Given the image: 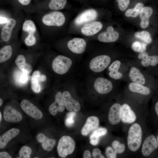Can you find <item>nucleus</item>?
<instances>
[{
    "label": "nucleus",
    "instance_id": "obj_30",
    "mask_svg": "<svg viewBox=\"0 0 158 158\" xmlns=\"http://www.w3.org/2000/svg\"><path fill=\"white\" fill-rule=\"evenodd\" d=\"M41 75L40 72L35 71L32 73L31 80V88L35 93H38L41 91V87L39 82H41Z\"/></svg>",
    "mask_w": 158,
    "mask_h": 158
},
{
    "label": "nucleus",
    "instance_id": "obj_52",
    "mask_svg": "<svg viewBox=\"0 0 158 158\" xmlns=\"http://www.w3.org/2000/svg\"><path fill=\"white\" fill-rule=\"evenodd\" d=\"M34 158H38V157H34Z\"/></svg>",
    "mask_w": 158,
    "mask_h": 158
},
{
    "label": "nucleus",
    "instance_id": "obj_50",
    "mask_svg": "<svg viewBox=\"0 0 158 158\" xmlns=\"http://www.w3.org/2000/svg\"><path fill=\"white\" fill-rule=\"evenodd\" d=\"M2 118V115L1 112H0V122H1Z\"/></svg>",
    "mask_w": 158,
    "mask_h": 158
},
{
    "label": "nucleus",
    "instance_id": "obj_19",
    "mask_svg": "<svg viewBox=\"0 0 158 158\" xmlns=\"http://www.w3.org/2000/svg\"><path fill=\"white\" fill-rule=\"evenodd\" d=\"M65 107L62 94L61 92H58L55 95V101L49 107V111L51 115L55 116L58 111L63 112L64 110Z\"/></svg>",
    "mask_w": 158,
    "mask_h": 158
},
{
    "label": "nucleus",
    "instance_id": "obj_38",
    "mask_svg": "<svg viewBox=\"0 0 158 158\" xmlns=\"http://www.w3.org/2000/svg\"><path fill=\"white\" fill-rule=\"evenodd\" d=\"M75 114L76 113L73 112H71L67 114L65 121V124L67 126H71L74 124Z\"/></svg>",
    "mask_w": 158,
    "mask_h": 158
},
{
    "label": "nucleus",
    "instance_id": "obj_44",
    "mask_svg": "<svg viewBox=\"0 0 158 158\" xmlns=\"http://www.w3.org/2000/svg\"><path fill=\"white\" fill-rule=\"evenodd\" d=\"M0 158H11L12 157L7 152H2L0 153Z\"/></svg>",
    "mask_w": 158,
    "mask_h": 158
},
{
    "label": "nucleus",
    "instance_id": "obj_26",
    "mask_svg": "<svg viewBox=\"0 0 158 158\" xmlns=\"http://www.w3.org/2000/svg\"><path fill=\"white\" fill-rule=\"evenodd\" d=\"M20 130L17 128H12L0 137V148L4 147L8 143L12 138L16 136L19 133Z\"/></svg>",
    "mask_w": 158,
    "mask_h": 158
},
{
    "label": "nucleus",
    "instance_id": "obj_42",
    "mask_svg": "<svg viewBox=\"0 0 158 158\" xmlns=\"http://www.w3.org/2000/svg\"><path fill=\"white\" fill-rule=\"evenodd\" d=\"M92 156L94 158H105V157L101 154L100 150L97 148L94 149L92 152Z\"/></svg>",
    "mask_w": 158,
    "mask_h": 158
},
{
    "label": "nucleus",
    "instance_id": "obj_20",
    "mask_svg": "<svg viewBox=\"0 0 158 158\" xmlns=\"http://www.w3.org/2000/svg\"><path fill=\"white\" fill-rule=\"evenodd\" d=\"M99 124V120L97 117L94 116L88 117L81 129L82 135L84 136L87 135L91 131L97 128Z\"/></svg>",
    "mask_w": 158,
    "mask_h": 158
},
{
    "label": "nucleus",
    "instance_id": "obj_36",
    "mask_svg": "<svg viewBox=\"0 0 158 158\" xmlns=\"http://www.w3.org/2000/svg\"><path fill=\"white\" fill-rule=\"evenodd\" d=\"M147 44L136 41L132 43L131 47L133 51L140 53L145 51L147 48Z\"/></svg>",
    "mask_w": 158,
    "mask_h": 158
},
{
    "label": "nucleus",
    "instance_id": "obj_15",
    "mask_svg": "<svg viewBox=\"0 0 158 158\" xmlns=\"http://www.w3.org/2000/svg\"><path fill=\"white\" fill-rule=\"evenodd\" d=\"M62 95L65 107L67 110L71 111L73 110L78 111L80 110L81 106L80 103L72 97L69 91H64Z\"/></svg>",
    "mask_w": 158,
    "mask_h": 158
},
{
    "label": "nucleus",
    "instance_id": "obj_32",
    "mask_svg": "<svg viewBox=\"0 0 158 158\" xmlns=\"http://www.w3.org/2000/svg\"><path fill=\"white\" fill-rule=\"evenodd\" d=\"M144 6L142 3H138L136 4L134 8L127 10L125 12V15L127 17L135 18L140 14Z\"/></svg>",
    "mask_w": 158,
    "mask_h": 158
},
{
    "label": "nucleus",
    "instance_id": "obj_37",
    "mask_svg": "<svg viewBox=\"0 0 158 158\" xmlns=\"http://www.w3.org/2000/svg\"><path fill=\"white\" fill-rule=\"evenodd\" d=\"M32 150L29 147L24 146L21 147L19 151L20 157L18 158H29L32 153Z\"/></svg>",
    "mask_w": 158,
    "mask_h": 158
},
{
    "label": "nucleus",
    "instance_id": "obj_31",
    "mask_svg": "<svg viewBox=\"0 0 158 158\" xmlns=\"http://www.w3.org/2000/svg\"><path fill=\"white\" fill-rule=\"evenodd\" d=\"M12 54V49L10 45L5 46L0 50V63L5 62L11 57Z\"/></svg>",
    "mask_w": 158,
    "mask_h": 158
},
{
    "label": "nucleus",
    "instance_id": "obj_11",
    "mask_svg": "<svg viewBox=\"0 0 158 158\" xmlns=\"http://www.w3.org/2000/svg\"><path fill=\"white\" fill-rule=\"evenodd\" d=\"M141 65L145 67H150L156 69L158 66V54H149L146 52L140 53L138 55Z\"/></svg>",
    "mask_w": 158,
    "mask_h": 158
},
{
    "label": "nucleus",
    "instance_id": "obj_39",
    "mask_svg": "<svg viewBox=\"0 0 158 158\" xmlns=\"http://www.w3.org/2000/svg\"><path fill=\"white\" fill-rule=\"evenodd\" d=\"M105 154L108 158H116L118 155L112 147L111 146H108L106 148Z\"/></svg>",
    "mask_w": 158,
    "mask_h": 158
},
{
    "label": "nucleus",
    "instance_id": "obj_5",
    "mask_svg": "<svg viewBox=\"0 0 158 158\" xmlns=\"http://www.w3.org/2000/svg\"><path fill=\"white\" fill-rule=\"evenodd\" d=\"M158 148L156 136L152 134H147L142 143L139 155L142 158L147 157Z\"/></svg>",
    "mask_w": 158,
    "mask_h": 158
},
{
    "label": "nucleus",
    "instance_id": "obj_13",
    "mask_svg": "<svg viewBox=\"0 0 158 158\" xmlns=\"http://www.w3.org/2000/svg\"><path fill=\"white\" fill-rule=\"evenodd\" d=\"M67 46L70 50L77 54L83 53L86 47V42L83 39L75 37L68 41Z\"/></svg>",
    "mask_w": 158,
    "mask_h": 158
},
{
    "label": "nucleus",
    "instance_id": "obj_4",
    "mask_svg": "<svg viewBox=\"0 0 158 158\" xmlns=\"http://www.w3.org/2000/svg\"><path fill=\"white\" fill-rule=\"evenodd\" d=\"M73 61L70 58L62 55L56 56L52 63V68L54 71L58 74L66 73L73 65Z\"/></svg>",
    "mask_w": 158,
    "mask_h": 158
},
{
    "label": "nucleus",
    "instance_id": "obj_8",
    "mask_svg": "<svg viewBox=\"0 0 158 158\" xmlns=\"http://www.w3.org/2000/svg\"><path fill=\"white\" fill-rule=\"evenodd\" d=\"M92 86L97 92L101 95L109 93L113 88V83L110 80L102 77H97L95 79Z\"/></svg>",
    "mask_w": 158,
    "mask_h": 158
},
{
    "label": "nucleus",
    "instance_id": "obj_49",
    "mask_svg": "<svg viewBox=\"0 0 158 158\" xmlns=\"http://www.w3.org/2000/svg\"><path fill=\"white\" fill-rule=\"evenodd\" d=\"M3 104V101L2 99L0 98V106H1Z\"/></svg>",
    "mask_w": 158,
    "mask_h": 158
},
{
    "label": "nucleus",
    "instance_id": "obj_27",
    "mask_svg": "<svg viewBox=\"0 0 158 158\" xmlns=\"http://www.w3.org/2000/svg\"><path fill=\"white\" fill-rule=\"evenodd\" d=\"M111 146L117 155H121V157L126 154L127 155L125 141L121 138L120 140H114L111 143Z\"/></svg>",
    "mask_w": 158,
    "mask_h": 158
},
{
    "label": "nucleus",
    "instance_id": "obj_25",
    "mask_svg": "<svg viewBox=\"0 0 158 158\" xmlns=\"http://www.w3.org/2000/svg\"><path fill=\"white\" fill-rule=\"evenodd\" d=\"M36 139L39 142L41 143L43 149L47 151H51L56 143V140L54 139H49L42 133L37 134Z\"/></svg>",
    "mask_w": 158,
    "mask_h": 158
},
{
    "label": "nucleus",
    "instance_id": "obj_14",
    "mask_svg": "<svg viewBox=\"0 0 158 158\" xmlns=\"http://www.w3.org/2000/svg\"><path fill=\"white\" fill-rule=\"evenodd\" d=\"M97 16V13L95 10L88 9L83 11L76 17L75 23L77 25H81L94 20Z\"/></svg>",
    "mask_w": 158,
    "mask_h": 158
},
{
    "label": "nucleus",
    "instance_id": "obj_48",
    "mask_svg": "<svg viewBox=\"0 0 158 158\" xmlns=\"http://www.w3.org/2000/svg\"><path fill=\"white\" fill-rule=\"evenodd\" d=\"M155 72H156V73L157 75V76H158V66L157 67V68H156V69L155 70Z\"/></svg>",
    "mask_w": 158,
    "mask_h": 158
},
{
    "label": "nucleus",
    "instance_id": "obj_29",
    "mask_svg": "<svg viewBox=\"0 0 158 158\" xmlns=\"http://www.w3.org/2000/svg\"><path fill=\"white\" fill-rule=\"evenodd\" d=\"M15 63L22 72L27 73H29L31 72L32 67L30 65L26 63L25 59L23 55H19L15 60Z\"/></svg>",
    "mask_w": 158,
    "mask_h": 158
},
{
    "label": "nucleus",
    "instance_id": "obj_18",
    "mask_svg": "<svg viewBox=\"0 0 158 158\" xmlns=\"http://www.w3.org/2000/svg\"><path fill=\"white\" fill-rule=\"evenodd\" d=\"M103 27L102 24L100 22L94 21L85 24L81 28V33L85 35H93L100 31Z\"/></svg>",
    "mask_w": 158,
    "mask_h": 158
},
{
    "label": "nucleus",
    "instance_id": "obj_6",
    "mask_svg": "<svg viewBox=\"0 0 158 158\" xmlns=\"http://www.w3.org/2000/svg\"><path fill=\"white\" fill-rule=\"evenodd\" d=\"M75 147L74 140L68 136H63L59 139L57 146L59 155L62 158H65L72 154Z\"/></svg>",
    "mask_w": 158,
    "mask_h": 158
},
{
    "label": "nucleus",
    "instance_id": "obj_43",
    "mask_svg": "<svg viewBox=\"0 0 158 158\" xmlns=\"http://www.w3.org/2000/svg\"><path fill=\"white\" fill-rule=\"evenodd\" d=\"M153 104L154 111L158 119V97H157Z\"/></svg>",
    "mask_w": 158,
    "mask_h": 158
},
{
    "label": "nucleus",
    "instance_id": "obj_1",
    "mask_svg": "<svg viewBox=\"0 0 158 158\" xmlns=\"http://www.w3.org/2000/svg\"><path fill=\"white\" fill-rule=\"evenodd\" d=\"M146 118L140 119L130 125L125 131L127 153L130 156L139 155L141 147L146 133Z\"/></svg>",
    "mask_w": 158,
    "mask_h": 158
},
{
    "label": "nucleus",
    "instance_id": "obj_45",
    "mask_svg": "<svg viewBox=\"0 0 158 158\" xmlns=\"http://www.w3.org/2000/svg\"><path fill=\"white\" fill-rule=\"evenodd\" d=\"M91 154L90 152L88 150L84 151L83 153V157L84 158H91Z\"/></svg>",
    "mask_w": 158,
    "mask_h": 158
},
{
    "label": "nucleus",
    "instance_id": "obj_17",
    "mask_svg": "<svg viewBox=\"0 0 158 158\" xmlns=\"http://www.w3.org/2000/svg\"><path fill=\"white\" fill-rule=\"evenodd\" d=\"M16 23V20L14 18H11L8 19L7 22L1 30L0 38L2 41L7 42L9 40Z\"/></svg>",
    "mask_w": 158,
    "mask_h": 158
},
{
    "label": "nucleus",
    "instance_id": "obj_35",
    "mask_svg": "<svg viewBox=\"0 0 158 158\" xmlns=\"http://www.w3.org/2000/svg\"><path fill=\"white\" fill-rule=\"evenodd\" d=\"M66 0H51L49 4V8L57 11L63 9L66 4Z\"/></svg>",
    "mask_w": 158,
    "mask_h": 158
},
{
    "label": "nucleus",
    "instance_id": "obj_9",
    "mask_svg": "<svg viewBox=\"0 0 158 158\" xmlns=\"http://www.w3.org/2000/svg\"><path fill=\"white\" fill-rule=\"evenodd\" d=\"M122 102H116L110 107L108 114V120L112 126L121 124Z\"/></svg>",
    "mask_w": 158,
    "mask_h": 158
},
{
    "label": "nucleus",
    "instance_id": "obj_40",
    "mask_svg": "<svg viewBox=\"0 0 158 158\" xmlns=\"http://www.w3.org/2000/svg\"><path fill=\"white\" fill-rule=\"evenodd\" d=\"M36 41L34 35H28L25 39L24 42L26 45L31 46L35 44Z\"/></svg>",
    "mask_w": 158,
    "mask_h": 158
},
{
    "label": "nucleus",
    "instance_id": "obj_12",
    "mask_svg": "<svg viewBox=\"0 0 158 158\" xmlns=\"http://www.w3.org/2000/svg\"><path fill=\"white\" fill-rule=\"evenodd\" d=\"M23 111L27 115L36 119L41 118L43 114L41 111L35 106L28 100H23L20 104Z\"/></svg>",
    "mask_w": 158,
    "mask_h": 158
},
{
    "label": "nucleus",
    "instance_id": "obj_47",
    "mask_svg": "<svg viewBox=\"0 0 158 158\" xmlns=\"http://www.w3.org/2000/svg\"><path fill=\"white\" fill-rule=\"evenodd\" d=\"M0 20V24H2L6 23L8 21V19H7L6 18L2 17L1 16Z\"/></svg>",
    "mask_w": 158,
    "mask_h": 158
},
{
    "label": "nucleus",
    "instance_id": "obj_51",
    "mask_svg": "<svg viewBox=\"0 0 158 158\" xmlns=\"http://www.w3.org/2000/svg\"><path fill=\"white\" fill-rule=\"evenodd\" d=\"M156 138H157V144H158V135H157Z\"/></svg>",
    "mask_w": 158,
    "mask_h": 158
},
{
    "label": "nucleus",
    "instance_id": "obj_22",
    "mask_svg": "<svg viewBox=\"0 0 158 158\" xmlns=\"http://www.w3.org/2000/svg\"><path fill=\"white\" fill-rule=\"evenodd\" d=\"M154 10L150 6L143 7L139 14L141 20L140 23V27L142 29H145L148 26L150 17L153 15Z\"/></svg>",
    "mask_w": 158,
    "mask_h": 158
},
{
    "label": "nucleus",
    "instance_id": "obj_33",
    "mask_svg": "<svg viewBox=\"0 0 158 158\" xmlns=\"http://www.w3.org/2000/svg\"><path fill=\"white\" fill-rule=\"evenodd\" d=\"M22 30L27 32L28 35H34L36 31V28L34 22L30 20H27L23 23Z\"/></svg>",
    "mask_w": 158,
    "mask_h": 158
},
{
    "label": "nucleus",
    "instance_id": "obj_10",
    "mask_svg": "<svg viewBox=\"0 0 158 158\" xmlns=\"http://www.w3.org/2000/svg\"><path fill=\"white\" fill-rule=\"evenodd\" d=\"M128 87L130 92L144 98L150 97L153 94L154 91L156 90L150 86L133 82L129 84Z\"/></svg>",
    "mask_w": 158,
    "mask_h": 158
},
{
    "label": "nucleus",
    "instance_id": "obj_21",
    "mask_svg": "<svg viewBox=\"0 0 158 158\" xmlns=\"http://www.w3.org/2000/svg\"><path fill=\"white\" fill-rule=\"evenodd\" d=\"M3 115L5 120L8 122H18L22 119L21 114L9 106L5 108Z\"/></svg>",
    "mask_w": 158,
    "mask_h": 158
},
{
    "label": "nucleus",
    "instance_id": "obj_2",
    "mask_svg": "<svg viewBox=\"0 0 158 158\" xmlns=\"http://www.w3.org/2000/svg\"><path fill=\"white\" fill-rule=\"evenodd\" d=\"M142 104H135L126 101L122 102L121 125L124 131L132 124L146 118L147 112Z\"/></svg>",
    "mask_w": 158,
    "mask_h": 158
},
{
    "label": "nucleus",
    "instance_id": "obj_24",
    "mask_svg": "<svg viewBox=\"0 0 158 158\" xmlns=\"http://www.w3.org/2000/svg\"><path fill=\"white\" fill-rule=\"evenodd\" d=\"M121 64L120 61L116 60L111 63L108 66V75L111 78L118 80L122 78L123 74L119 71Z\"/></svg>",
    "mask_w": 158,
    "mask_h": 158
},
{
    "label": "nucleus",
    "instance_id": "obj_23",
    "mask_svg": "<svg viewBox=\"0 0 158 158\" xmlns=\"http://www.w3.org/2000/svg\"><path fill=\"white\" fill-rule=\"evenodd\" d=\"M129 77L132 82L145 85L146 80L145 78L140 70L135 66L130 68Z\"/></svg>",
    "mask_w": 158,
    "mask_h": 158
},
{
    "label": "nucleus",
    "instance_id": "obj_7",
    "mask_svg": "<svg viewBox=\"0 0 158 158\" xmlns=\"http://www.w3.org/2000/svg\"><path fill=\"white\" fill-rule=\"evenodd\" d=\"M42 23L47 26L60 27L65 22V18L63 13L59 11H54L47 13L43 16Z\"/></svg>",
    "mask_w": 158,
    "mask_h": 158
},
{
    "label": "nucleus",
    "instance_id": "obj_16",
    "mask_svg": "<svg viewBox=\"0 0 158 158\" xmlns=\"http://www.w3.org/2000/svg\"><path fill=\"white\" fill-rule=\"evenodd\" d=\"M119 37L118 32L114 31L113 28L111 26L108 27L107 31L100 33L97 38L100 42L108 43L114 42L117 41Z\"/></svg>",
    "mask_w": 158,
    "mask_h": 158
},
{
    "label": "nucleus",
    "instance_id": "obj_41",
    "mask_svg": "<svg viewBox=\"0 0 158 158\" xmlns=\"http://www.w3.org/2000/svg\"><path fill=\"white\" fill-rule=\"evenodd\" d=\"M118 3V7L122 11H125L129 5L130 0H116Z\"/></svg>",
    "mask_w": 158,
    "mask_h": 158
},
{
    "label": "nucleus",
    "instance_id": "obj_46",
    "mask_svg": "<svg viewBox=\"0 0 158 158\" xmlns=\"http://www.w3.org/2000/svg\"><path fill=\"white\" fill-rule=\"evenodd\" d=\"M18 1L23 5H28L31 1V0H18Z\"/></svg>",
    "mask_w": 158,
    "mask_h": 158
},
{
    "label": "nucleus",
    "instance_id": "obj_3",
    "mask_svg": "<svg viewBox=\"0 0 158 158\" xmlns=\"http://www.w3.org/2000/svg\"><path fill=\"white\" fill-rule=\"evenodd\" d=\"M111 59L106 55H101L92 58L89 62L90 70L95 73L101 72L107 68L111 63Z\"/></svg>",
    "mask_w": 158,
    "mask_h": 158
},
{
    "label": "nucleus",
    "instance_id": "obj_34",
    "mask_svg": "<svg viewBox=\"0 0 158 158\" xmlns=\"http://www.w3.org/2000/svg\"><path fill=\"white\" fill-rule=\"evenodd\" d=\"M134 36L136 38L142 40L147 44H150L153 41L150 33L147 31L136 32L134 34Z\"/></svg>",
    "mask_w": 158,
    "mask_h": 158
},
{
    "label": "nucleus",
    "instance_id": "obj_28",
    "mask_svg": "<svg viewBox=\"0 0 158 158\" xmlns=\"http://www.w3.org/2000/svg\"><path fill=\"white\" fill-rule=\"evenodd\" d=\"M107 132V129L100 127L96 129L90 136V143L92 145H96L98 143L100 138L105 135Z\"/></svg>",
    "mask_w": 158,
    "mask_h": 158
}]
</instances>
